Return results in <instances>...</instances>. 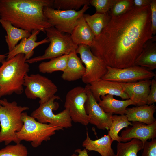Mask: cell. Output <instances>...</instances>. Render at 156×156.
<instances>
[{
  "instance_id": "obj_1",
  "label": "cell",
  "mask_w": 156,
  "mask_h": 156,
  "mask_svg": "<svg viewBox=\"0 0 156 156\" xmlns=\"http://www.w3.org/2000/svg\"><path fill=\"white\" fill-rule=\"evenodd\" d=\"M153 36L150 5L133 6L121 15L111 16L90 47L107 66L124 68L135 65L145 44Z\"/></svg>"
},
{
  "instance_id": "obj_2",
  "label": "cell",
  "mask_w": 156,
  "mask_h": 156,
  "mask_svg": "<svg viewBox=\"0 0 156 156\" xmlns=\"http://www.w3.org/2000/svg\"><path fill=\"white\" fill-rule=\"evenodd\" d=\"M54 0H0V18L30 32H45L51 27L43 13L45 7H53Z\"/></svg>"
},
{
  "instance_id": "obj_3",
  "label": "cell",
  "mask_w": 156,
  "mask_h": 156,
  "mask_svg": "<svg viewBox=\"0 0 156 156\" xmlns=\"http://www.w3.org/2000/svg\"><path fill=\"white\" fill-rule=\"evenodd\" d=\"M26 60L24 54H19L2 63L0 67V98L14 93H22L25 77L29 70Z\"/></svg>"
},
{
  "instance_id": "obj_4",
  "label": "cell",
  "mask_w": 156,
  "mask_h": 156,
  "mask_svg": "<svg viewBox=\"0 0 156 156\" xmlns=\"http://www.w3.org/2000/svg\"><path fill=\"white\" fill-rule=\"evenodd\" d=\"M2 101V105H0V143L4 142L7 145L12 142L20 143L16 133L23 125L22 113L29 107L19 106L16 101L10 102L6 99Z\"/></svg>"
},
{
  "instance_id": "obj_5",
  "label": "cell",
  "mask_w": 156,
  "mask_h": 156,
  "mask_svg": "<svg viewBox=\"0 0 156 156\" xmlns=\"http://www.w3.org/2000/svg\"><path fill=\"white\" fill-rule=\"evenodd\" d=\"M21 118L23 124L21 130L16 133L18 139L21 142L24 140L31 142L32 146L37 148L44 141L49 140L57 131L63 129L49 124L37 121L26 112H23Z\"/></svg>"
},
{
  "instance_id": "obj_6",
  "label": "cell",
  "mask_w": 156,
  "mask_h": 156,
  "mask_svg": "<svg viewBox=\"0 0 156 156\" xmlns=\"http://www.w3.org/2000/svg\"><path fill=\"white\" fill-rule=\"evenodd\" d=\"M50 44L44 51V53L30 58L26 61L30 64L51 59L64 55H68L76 51L78 45L73 41L70 34L60 32L53 27L45 30Z\"/></svg>"
},
{
  "instance_id": "obj_7",
  "label": "cell",
  "mask_w": 156,
  "mask_h": 156,
  "mask_svg": "<svg viewBox=\"0 0 156 156\" xmlns=\"http://www.w3.org/2000/svg\"><path fill=\"white\" fill-rule=\"evenodd\" d=\"M84 5L80 10H62L49 7H44V14L48 22L60 32L70 34L79 19L83 16L89 8Z\"/></svg>"
},
{
  "instance_id": "obj_8",
  "label": "cell",
  "mask_w": 156,
  "mask_h": 156,
  "mask_svg": "<svg viewBox=\"0 0 156 156\" xmlns=\"http://www.w3.org/2000/svg\"><path fill=\"white\" fill-rule=\"evenodd\" d=\"M59 99V96L54 95L48 101L40 104L39 107L32 112L30 116L42 123H48L63 129L71 127L72 120L67 109L57 114L53 112V110H56L59 107L58 103L55 100Z\"/></svg>"
},
{
  "instance_id": "obj_9",
  "label": "cell",
  "mask_w": 156,
  "mask_h": 156,
  "mask_svg": "<svg viewBox=\"0 0 156 156\" xmlns=\"http://www.w3.org/2000/svg\"><path fill=\"white\" fill-rule=\"evenodd\" d=\"M24 92L28 99H40V104L50 99L58 91L57 86L48 78L39 74L27 75L25 77Z\"/></svg>"
},
{
  "instance_id": "obj_10",
  "label": "cell",
  "mask_w": 156,
  "mask_h": 156,
  "mask_svg": "<svg viewBox=\"0 0 156 156\" xmlns=\"http://www.w3.org/2000/svg\"><path fill=\"white\" fill-rule=\"evenodd\" d=\"M76 52L79 54L86 67L85 73L81 78L83 83L90 84L101 79L107 71L104 62L94 55L90 47L85 45H78Z\"/></svg>"
},
{
  "instance_id": "obj_11",
  "label": "cell",
  "mask_w": 156,
  "mask_h": 156,
  "mask_svg": "<svg viewBox=\"0 0 156 156\" xmlns=\"http://www.w3.org/2000/svg\"><path fill=\"white\" fill-rule=\"evenodd\" d=\"M87 98L85 88L81 86L74 87L67 93L64 107L68 111L72 121L85 126L89 123L85 108Z\"/></svg>"
},
{
  "instance_id": "obj_12",
  "label": "cell",
  "mask_w": 156,
  "mask_h": 156,
  "mask_svg": "<svg viewBox=\"0 0 156 156\" xmlns=\"http://www.w3.org/2000/svg\"><path fill=\"white\" fill-rule=\"evenodd\" d=\"M107 73L101 79L119 83H131L151 79L156 76L152 71L136 65L121 69L107 66Z\"/></svg>"
},
{
  "instance_id": "obj_13",
  "label": "cell",
  "mask_w": 156,
  "mask_h": 156,
  "mask_svg": "<svg viewBox=\"0 0 156 156\" xmlns=\"http://www.w3.org/2000/svg\"><path fill=\"white\" fill-rule=\"evenodd\" d=\"M84 88L87 95L85 108L88 116L89 123L99 129L108 130L112 124L113 114L105 112L99 105L89 88V84H86Z\"/></svg>"
},
{
  "instance_id": "obj_14",
  "label": "cell",
  "mask_w": 156,
  "mask_h": 156,
  "mask_svg": "<svg viewBox=\"0 0 156 156\" xmlns=\"http://www.w3.org/2000/svg\"><path fill=\"white\" fill-rule=\"evenodd\" d=\"M132 125L122 131L121 142H126L133 138L141 141L143 145L148 140L156 137V121L148 125L138 122H132Z\"/></svg>"
},
{
  "instance_id": "obj_15",
  "label": "cell",
  "mask_w": 156,
  "mask_h": 156,
  "mask_svg": "<svg viewBox=\"0 0 156 156\" xmlns=\"http://www.w3.org/2000/svg\"><path fill=\"white\" fill-rule=\"evenodd\" d=\"M151 79H146L137 82L120 83L124 92L129 99L140 106L147 104V99L150 90Z\"/></svg>"
},
{
  "instance_id": "obj_16",
  "label": "cell",
  "mask_w": 156,
  "mask_h": 156,
  "mask_svg": "<svg viewBox=\"0 0 156 156\" xmlns=\"http://www.w3.org/2000/svg\"><path fill=\"white\" fill-rule=\"evenodd\" d=\"M89 87L97 102L101 97L107 94L119 96L123 100L129 99L119 83L101 79L90 83Z\"/></svg>"
},
{
  "instance_id": "obj_17",
  "label": "cell",
  "mask_w": 156,
  "mask_h": 156,
  "mask_svg": "<svg viewBox=\"0 0 156 156\" xmlns=\"http://www.w3.org/2000/svg\"><path fill=\"white\" fill-rule=\"evenodd\" d=\"M40 31L39 30H34L31 32V34L29 37L22 39L20 43L17 44L12 51L8 52L6 60H8L19 54H24L27 60L30 59L33 56L34 49L36 47L49 42L47 37L40 41L36 42L37 35Z\"/></svg>"
},
{
  "instance_id": "obj_18",
  "label": "cell",
  "mask_w": 156,
  "mask_h": 156,
  "mask_svg": "<svg viewBox=\"0 0 156 156\" xmlns=\"http://www.w3.org/2000/svg\"><path fill=\"white\" fill-rule=\"evenodd\" d=\"M156 106L153 104L127 108L125 114L129 121L138 122L150 125L156 121L154 116Z\"/></svg>"
},
{
  "instance_id": "obj_19",
  "label": "cell",
  "mask_w": 156,
  "mask_h": 156,
  "mask_svg": "<svg viewBox=\"0 0 156 156\" xmlns=\"http://www.w3.org/2000/svg\"><path fill=\"white\" fill-rule=\"evenodd\" d=\"M113 142L109 133L100 138L92 140L89 137L87 131L86 138L83 142L82 146L87 151H96L101 156H115L111 147Z\"/></svg>"
},
{
  "instance_id": "obj_20",
  "label": "cell",
  "mask_w": 156,
  "mask_h": 156,
  "mask_svg": "<svg viewBox=\"0 0 156 156\" xmlns=\"http://www.w3.org/2000/svg\"><path fill=\"white\" fill-rule=\"evenodd\" d=\"M156 36L149 40L136 59L134 65L152 70L156 68Z\"/></svg>"
},
{
  "instance_id": "obj_21",
  "label": "cell",
  "mask_w": 156,
  "mask_h": 156,
  "mask_svg": "<svg viewBox=\"0 0 156 156\" xmlns=\"http://www.w3.org/2000/svg\"><path fill=\"white\" fill-rule=\"evenodd\" d=\"M85 71V67L75 51L68 55L67 66L63 72L61 77L68 81H76L82 78Z\"/></svg>"
},
{
  "instance_id": "obj_22",
  "label": "cell",
  "mask_w": 156,
  "mask_h": 156,
  "mask_svg": "<svg viewBox=\"0 0 156 156\" xmlns=\"http://www.w3.org/2000/svg\"><path fill=\"white\" fill-rule=\"evenodd\" d=\"M70 34L73 41L75 44L78 45L84 44L89 47L95 37L83 16L79 19Z\"/></svg>"
},
{
  "instance_id": "obj_23",
  "label": "cell",
  "mask_w": 156,
  "mask_h": 156,
  "mask_svg": "<svg viewBox=\"0 0 156 156\" xmlns=\"http://www.w3.org/2000/svg\"><path fill=\"white\" fill-rule=\"evenodd\" d=\"M98 104L106 113L124 115L127 107L131 105H135L134 103L130 99L119 100L115 99L114 96L107 94L101 97Z\"/></svg>"
},
{
  "instance_id": "obj_24",
  "label": "cell",
  "mask_w": 156,
  "mask_h": 156,
  "mask_svg": "<svg viewBox=\"0 0 156 156\" xmlns=\"http://www.w3.org/2000/svg\"><path fill=\"white\" fill-rule=\"evenodd\" d=\"M0 23L7 33L5 38L9 52L14 48L20 40L28 38L31 34V33L27 31L14 26L8 21L0 18Z\"/></svg>"
},
{
  "instance_id": "obj_25",
  "label": "cell",
  "mask_w": 156,
  "mask_h": 156,
  "mask_svg": "<svg viewBox=\"0 0 156 156\" xmlns=\"http://www.w3.org/2000/svg\"><path fill=\"white\" fill-rule=\"evenodd\" d=\"M83 17L95 36L100 34L111 18L109 11L104 14L95 13L92 15L84 14Z\"/></svg>"
},
{
  "instance_id": "obj_26",
  "label": "cell",
  "mask_w": 156,
  "mask_h": 156,
  "mask_svg": "<svg viewBox=\"0 0 156 156\" xmlns=\"http://www.w3.org/2000/svg\"><path fill=\"white\" fill-rule=\"evenodd\" d=\"M68 55H64L43 62L38 66L39 71L43 73H51L57 71L63 72L66 67Z\"/></svg>"
},
{
  "instance_id": "obj_27",
  "label": "cell",
  "mask_w": 156,
  "mask_h": 156,
  "mask_svg": "<svg viewBox=\"0 0 156 156\" xmlns=\"http://www.w3.org/2000/svg\"><path fill=\"white\" fill-rule=\"evenodd\" d=\"M143 146L142 142L136 138L125 143L118 142L115 156H137L138 153L142 149Z\"/></svg>"
},
{
  "instance_id": "obj_28",
  "label": "cell",
  "mask_w": 156,
  "mask_h": 156,
  "mask_svg": "<svg viewBox=\"0 0 156 156\" xmlns=\"http://www.w3.org/2000/svg\"><path fill=\"white\" fill-rule=\"evenodd\" d=\"M112 123L109 129L108 133L112 141L121 142V138L118 135L120 131L124 128H126L129 125H132L131 122L129 121L125 114L112 115Z\"/></svg>"
},
{
  "instance_id": "obj_29",
  "label": "cell",
  "mask_w": 156,
  "mask_h": 156,
  "mask_svg": "<svg viewBox=\"0 0 156 156\" xmlns=\"http://www.w3.org/2000/svg\"><path fill=\"white\" fill-rule=\"evenodd\" d=\"M86 5H90L89 0H55L52 8L58 10H75Z\"/></svg>"
},
{
  "instance_id": "obj_30",
  "label": "cell",
  "mask_w": 156,
  "mask_h": 156,
  "mask_svg": "<svg viewBox=\"0 0 156 156\" xmlns=\"http://www.w3.org/2000/svg\"><path fill=\"white\" fill-rule=\"evenodd\" d=\"M28 153L26 147L20 143L8 145L0 150V156H27Z\"/></svg>"
},
{
  "instance_id": "obj_31",
  "label": "cell",
  "mask_w": 156,
  "mask_h": 156,
  "mask_svg": "<svg viewBox=\"0 0 156 156\" xmlns=\"http://www.w3.org/2000/svg\"><path fill=\"white\" fill-rule=\"evenodd\" d=\"M133 6V0H118L109 11L111 16L121 15L131 9Z\"/></svg>"
},
{
  "instance_id": "obj_32",
  "label": "cell",
  "mask_w": 156,
  "mask_h": 156,
  "mask_svg": "<svg viewBox=\"0 0 156 156\" xmlns=\"http://www.w3.org/2000/svg\"><path fill=\"white\" fill-rule=\"evenodd\" d=\"M118 0H90L89 3L95 7L96 13L104 14L109 12Z\"/></svg>"
},
{
  "instance_id": "obj_33",
  "label": "cell",
  "mask_w": 156,
  "mask_h": 156,
  "mask_svg": "<svg viewBox=\"0 0 156 156\" xmlns=\"http://www.w3.org/2000/svg\"><path fill=\"white\" fill-rule=\"evenodd\" d=\"M141 156H156V139L146 141L143 145Z\"/></svg>"
},
{
  "instance_id": "obj_34",
  "label": "cell",
  "mask_w": 156,
  "mask_h": 156,
  "mask_svg": "<svg viewBox=\"0 0 156 156\" xmlns=\"http://www.w3.org/2000/svg\"><path fill=\"white\" fill-rule=\"evenodd\" d=\"M149 5L151 11V31L153 36L156 33V0H151Z\"/></svg>"
},
{
  "instance_id": "obj_35",
  "label": "cell",
  "mask_w": 156,
  "mask_h": 156,
  "mask_svg": "<svg viewBox=\"0 0 156 156\" xmlns=\"http://www.w3.org/2000/svg\"><path fill=\"white\" fill-rule=\"evenodd\" d=\"M151 80L150 90L147 99V104L149 105L156 102V81L154 79Z\"/></svg>"
},
{
  "instance_id": "obj_36",
  "label": "cell",
  "mask_w": 156,
  "mask_h": 156,
  "mask_svg": "<svg viewBox=\"0 0 156 156\" xmlns=\"http://www.w3.org/2000/svg\"><path fill=\"white\" fill-rule=\"evenodd\" d=\"M151 0H134V6L137 7H142L150 5Z\"/></svg>"
},
{
  "instance_id": "obj_37",
  "label": "cell",
  "mask_w": 156,
  "mask_h": 156,
  "mask_svg": "<svg viewBox=\"0 0 156 156\" xmlns=\"http://www.w3.org/2000/svg\"><path fill=\"white\" fill-rule=\"evenodd\" d=\"M75 153H77L78 154L73 153L70 156H89L87 151L85 149L82 150L80 149H77L75 150Z\"/></svg>"
},
{
  "instance_id": "obj_38",
  "label": "cell",
  "mask_w": 156,
  "mask_h": 156,
  "mask_svg": "<svg viewBox=\"0 0 156 156\" xmlns=\"http://www.w3.org/2000/svg\"><path fill=\"white\" fill-rule=\"evenodd\" d=\"M7 57V55L6 54L2 55L0 54V62L2 63L6 60L5 58Z\"/></svg>"
},
{
  "instance_id": "obj_39",
  "label": "cell",
  "mask_w": 156,
  "mask_h": 156,
  "mask_svg": "<svg viewBox=\"0 0 156 156\" xmlns=\"http://www.w3.org/2000/svg\"><path fill=\"white\" fill-rule=\"evenodd\" d=\"M3 101L2 100L0 99V105H2V104Z\"/></svg>"
}]
</instances>
